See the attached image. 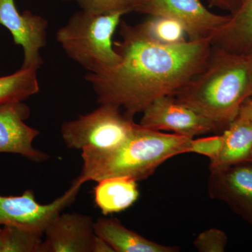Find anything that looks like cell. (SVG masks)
I'll use <instances>...</instances> for the list:
<instances>
[{
    "label": "cell",
    "mask_w": 252,
    "mask_h": 252,
    "mask_svg": "<svg viewBox=\"0 0 252 252\" xmlns=\"http://www.w3.org/2000/svg\"><path fill=\"white\" fill-rule=\"evenodd\" d=\"M148 19L135 26L149 40L164 44H180L189 41L185 28L174 18L164 16H149Z\"/></svg>",
    "instance_id": "cell-18"
},
{
    "label": "cell",
    "mask_w": 252,
    "mask_h": 252,
    "mask_svg": "<svg viewBox=\"0 0 252 252\" xmlns=\"http://www.w3.org/2000/svg\"><path fill=\"white\" fill-rule=\"evenodd\" d=\"M212 6L230 11V14L238 9L242 0H207Z\"/></svg>",
    "instance_id": "cell-23"
},
{
    "label": "cell",
    "mask_w": 252,
    "mask_h": 252,
    "mask_svg": "<svg viewBox=\"0 0 252 252\" xmlns=\"http://www.w3.org/2000/svg\"><path fill=\"white\" fill-rule=\"evenodd\" d=\"M2 252H39L42 233L16 225H3Z\"/></svg>",
    "instance_id": "cell-19"
},
{
    "label": "cell",
    "mask_w": 252,
    "mask_h": 252,
    "mask_svg": "<svg viewBox=\"0 0 252 252\" xmlns=\"http://www.w3.org/2000/svg\"><path fill=\"white\" fill-rule=\"evenodd\" d=\"M249 161L252 162V151L251 154H250V160H249Z\"/></svg>",
    "instance_id": "cell-29"
},
{
    "label": "cell",
    "mask_w": 252,
    "mask_h": 252,
    "mask_svg": "<svg viewBox=\"0 0 252 252\" xmlns=\"http://www.w3.org/2000/svg\"><path fill=\"white\" fill-rule=\"evenodd\" d=\"M30 114L29 107L23 102L0 105V154H18L32 161H45L49 156L33 147L40 132L25 123Z\"/></svg>",
    "instance_id": "cell-12"
},
{
    "label": "cell",
    "mask_w": 252,
    "mask_h": 252,
    "mask_svg": "<svg viewBox=\"0 0 252 252\" xmlns=\"http://www.w3.org/2000/svg\"><path fill=\"white\" fill-rule=\"evenodd\" d=\"M119 26L122 40L114 45L120 62L88 72L85 79L99 104L117 106L130 119L156 99L179 94L203 70L211 56V39L164 45L149 40L124 21Z\"/></svg>",
    "instance_id": "cell-1"
},
{
    "label": "cell",
    "mask_w": 252,
    "mask_h": 252,
    "mask_svg": "<svg viewBox=\"0 0 252 252\" xmlns=\"http://www.w3.org/2000/svg\"><path fill=\"white\" fill-rule=\"evenodd\" d=\"M37 69L23 68L0 77V105L23 100L39 92Z\"/></svg>",
    "instance_id": "cell-17"
},
{
    "label": "cell",
    "mask_w": 252,
    "mask_h": 252,
    "mask_svg": "<svg viewBox=\"0 0 252 252\" xmlns=\"http://www.w3.org/2000/svg\"><path fill=\"white\" fill-rule=\"evenodd\" d=\"M146 1L147 0H133V11H135V10Z\"/></svg>",
    "instance_id": "cell-26"
},
{
    "label": "cell",
    "mask_w": 252,
    "mask_h": 252,
    "mask_svg": "<svg viewBox=\"0 0 252 252\" xmlns=\"http://www.w3.org/2000/svg\"><path fill=\"white\" fill-rule=\"evenodd\" d=\"M83 184L74 180L67 191L52 203H37L34 191L18 196L0 195V226L13 225L44 234L47 225L66 207L74 203Z\"/></svg>",
    "instance_id": "cell-6"
},
{
    "label": "cell",
    "mask_w": 252,
    "mask_h": 252,
    "mask_svg": "<svg viewBox=\"0 0 252 252\" xmlns=\"http://www.w3.org/2000/svg\"><path fill=\"white\" fill-rule=\"evenodd\" d=\"M94 252H114V251L105 240L97 235L94 244Z\"/></svg>",
    "instance_id": "cell-25"
},
{
    "label": "cell",
    "mask_w": 252,
    "mask_h": 252,
    "mask_svg": "<svg viewBox=\"0 0 252 252\" xmlns=\"http://www.w3.org/2000/svg\"><path fill=\"white\" fill-rule=\"evenodd\" d=\"M223 135L224 141L221 152L216 161L210 163V170L250 160L252 151V121L236 118Z\"/></svg>",
    "instance_id": "cell-16"
},
{
    "label": "cell",
    "mask_w": 252,
    "mask_h": 252,
    "mask_svg": "<svg viewBox=\"0 0 252 252\" xmlns=\"http://www.w3.org/2000/svg\"><path fill=\"white\" fill-rule=\"evenodd\" d=\"M192 139L137 124L130 137L116 148L81 150L82 170L76 180L84 185L111 177H128L136 182L145 180L168 159L189 154Z\"/></svg>",
    "instance_id": "cell-2"
},
{
    "label": "cell",
    "mask_w": 252,
    "mask_h": 252,
    "mask_svg": "<svg viewBox=\"0 0 252 252\" xmlns=\"http://www.w3.org/2000/svg\"><path fill=\"white\" fill-rule=\"evenodd\" d=\"M228 244L224 231L212 228L202 232L194 240L193 245L200 252H223Z\"/></svg>",
    "instance_id": "cell-21"
},
{
    "label": "cell",
    "mask_w": 252,
    "mask_h": 252,
    "mask_svg": "<svg viewBox=\"0 0 252 252\" xmlns=\"http://www.w3.org/2000/svg\"><path fill=\"white\" fill-rule=\"evenodd\" d=\"M0 26L11 32L14 43L22 46L23 68L39 69L42 64L40 51L46 45L48 22L29 11H18L14 0H0Z\"/></svg>",
    "instance_id": "cell-10"
},
{
    "label": "cell",
    "mask_w": 252,
    "mask_h": 252,
    "mask_svg": "<svg viewBox=\"0 0 252 252\" xmlns=\"http://www.w3.org/2000/svg\"><path fill=\"white\" fill-rule=\"evenodd\" d=\"M124 15L96 14L81 10L60 28L56 39L65 54L89 72L113 67L121 61L113 36Z\"/></svg>",
    "instance_id": "cell-4"
},
{
    "label": "cell",
    "mask_w": 252,
    "mask_h": 252,
    "mask_svg": "<svg viewBox=\"0 0 252 252\" xmlns=\"http://www.w3.org/2000/svg\"><path fill=\"white\" fill-rule=\"evenodd\" d=\"M252 95V68L249 55L212 46L207 65L175 95L219 128L238 117L244 101Z\"/></svg>",
    "instance_id": "cell-3"
},
{
    "label": "cell",
    "mask_w": 252,
    "mask_h": 252,
    "mask_svg": "<svg viewBox=\"0 0 252 252\" xmlns=\"http://www.w3.org/2000/svg\"><path fill=\"white\" fill-rule=\"evenodd\" d=\"M39 252H94V221L82 214L60 213L46 227Z\"/></svg>",
    "instance_id": "cell-11"
},
{
    "label": "cell",
    "mask_w": 252,
    "mask_h": 252,
    "mask_svg": "<svg viewBox=\"0 0 252 252\" xmlns=\"http://www.w3.org/2000/svg\"><path fill=\"white\" fill-rule=\"evenodd\" d=\"M223 134L220 135L212 136V137H203L196 140L192 139L189 145V153L200 154L208 157L210 163L216 161L220 157L222 148H223Z\"/></svg>",
    "instance_id": "cell-22"
},
{
    "label": "cell",
    "mask_w": 252,
    "mask_h": 252,
    "mask_svg": "<svg viewBox=\"0 0 252 252\" xmlns=\"http://www.w3.org/2000/svg\"><path fill=\"white\" fill-rule=\"evenodd\" d=\"M75 1L82 11L96 14L117 12L128 14L133 11V0H62Z\"/></svg>",
    "instance_id": "cell-20"
},
{
    "label": "cell",
    "mask_w": 252,
    "mask_h": 252,
    "mask_svg": "<svg viewBox=\"0 0 252 252\" xmlns=\"http://www.w3.org/2000/svg\"><path fill=\"white\" fill-rule=\"evenodd\" d=\"M135 11L177 20L185 28L189 41L212 40L230 18V14H214L200 0H147Z\"/></svg>",
    "instance_id": "cell-7"
},
{
    "label": "cell",
    "mask_w": 252,
    "mask_h": 252,
    "mask_svg": "<svg viewBox=\"0 0 252 252\" xmlns=\"http://www.w3.org/2000/svg\"><path fill=\"white\" fill-rule=\"evenodd\" d=\"M210 170L208 193L252 225V162L245 161Z\"/></svg>",
    "instance_id": "cell-9"
},
{
    "label": "cell",
    "mask_w": 252,
    "mask_h": 252,
    "mask_svg": "<svg viewBox=\"0 0 252 252\" xmlns=\"http://www.w3.org/2000/svg\"><path fill=\"white\" fill-rule=\"evenodd\" d=\"M0 252H2V235H1V228H0Z\"/></svg>",
    "instance_id": "cell-27"
},
{
    "label": "cell",
    "mask_w": 252,
    "mask_h": 252,
    "mask_svg": "<svg viewBox=\"0 0 252 252\" xmlns=\"http://www.w3.org/2000/svg\"><path fill=\"white\" fill-rule=\"evenodd\" d=\"M140 124L153 130L172 131L190 138L220 129L175 96L160 97L149 104L142 112Z\"/></svg>",
    "instance_id": "cell-8"
},
{
    "label": "cell",
    "mask_w": 252,
    "mask_h": 252,
    "mask_svg": "<svg viewBox=\"0 0 252 252\" xmlns=\"http://www.w3.org/2000/svg\"><path fill=\"white\" fill-rule=\"evenodd\" d=\"M95 234L112 247L114 252H177L178 247L167 246L149 240L126 228L114 218H99L94 222Z\"/></svg>",
    "instance_id": "cell-13"
},
{
    "label": "cell",
    "mask_w": 252,
    "mask_h": 252,
    "mask_svg": "<svg viewBox=\"0 0 252 252\" xmlns=\"http://www.w3.org/2000/svg\"><path fill=\"white\" fill-rule=\"evenodd\" d=\"M249 56H250V62H251V65L252 68V52L251 54H249Z\"/></svg>",
    "instance_id": "cell-28"
},
{
    "label": "cell",
    "mask_w": 252,
    "mask_h": 252,
    "mask_svg": "<svg viewBox=\"0 0 252 252\" xmlns=\"http://www.w3.org/2000/svg\"><path fill=\"white\" fill-rule=\"evenodd\" d=\"M137 124L117 106L101 104L93 112L64 122L61 132L68 148L109 150L125 142Z\"/></svg>",
    "instance_id": "cell-5"
},
{
    "label": "cell",
    "mask_w": 252,
    "mask_h": 252,
    "mask_svg": "<svg viewBox=\"0 0 252 252\" xmlns=\"http://www.w3.org/2000/svg\"><path fill=\"white\" fill-rule=\"evenodd\" d=\"M212 46L239 55L252 52V0H242L230 21L212 38Z\"/></svg>",
    "instance_id": "cell-14"
},
{
    "label": "cell",
    "mask_w": 252,
    "mask_h": 252,
    "mask_svg": "<svg viewBox=\"0 0 252 252\" xmlns=\"http://www.w3.org/2000/svg\"><path fill=\"white\" fill-rule=\"evenodd\" d=\"M138 197L137 182L128 177L104 179L94 189V202L104 215L124 211Z\"/></svg>",
    "instance_id": "cell-15"
},
{
    "label": "cell",
    "mask_w": 252,
    "mask_h": 252,
    "mask_svg": "<svg viewBox=\"0 0 252 252\" xmlns=\"http://www.w3.org/2000/svg\"><path fill=\"white\" fill-rule=\"evenodd\" d=\"M252 122V95L244 101L240 107L238 117Z\"/></svg>",
    "instance_id": "cell-24"
}]
</instances>
